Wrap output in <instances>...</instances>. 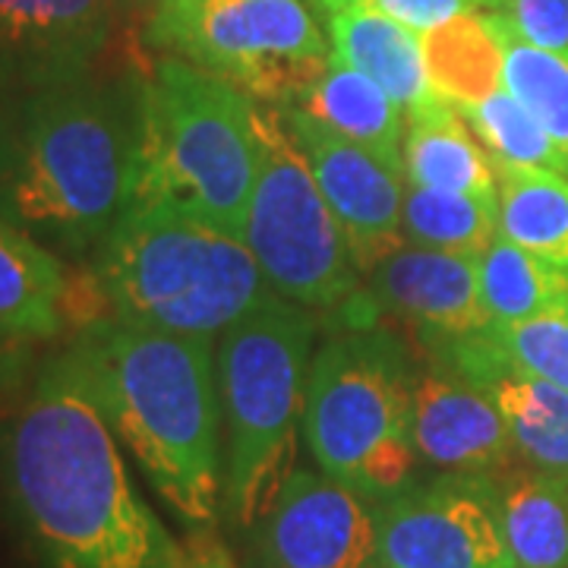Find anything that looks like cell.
Wrapping results in <instances>:
<instances>
[{
  "label": "cell",
  "instance_id": "obj_1",
  "mask_svg": "<svg viewBox=\"0 0 568 568\" xmlns=\"http://www.w3.org/2000/svg\"><path fill=\"white\" fill-rule=\"evenodd\" d=\"M3 480L48 568H174L73 347L44 366L3 439Z\"/></svg>",
  "mask_w": 568,
  "mask_h": 568
},
{
  "label": "cell",
  "instance_id": "obj_2",
  "mask_svg": "<svg viewBox=\"0 0 568 568\" xmlns=\"http://www.w3.org/2000/svg\"><path fill=\"white\" fill-rule=\"evenodd\" d=\"M136 92L82 73L26 82L0 104V219L67 253L102 246L133 203Z\"/></svg>",
  "mask_w": 568,
  "mask_h": 568
},
{
  "label": "cell",
  "instance_id": "obj_3",
  "mask_svg": "<svg viewBox=\"0 0 568 568\" xmlns=\"http://www.w3.org/2000/svg\"><path fill=\"white\" fill-rule=\"evenodd\" d=\"M118 443L190 528H215L222 503V392L209 338L114 316L73 345Z\"/></svg>",
  "mask_w": 568,
  "mask_h": 568
},
{
  "label": "cell",
  "instance_id": "obj_4",
  "mask_svg": "<svg viewBox=\"0 0 568 568\" xmlns=\"http://www.w3.org/2000/svg\"><path fill=\"white\" fill-rule=\"evenodd\" d=\"M95 284L118 323L209 342L282 301L237 234L162 200L123 209L99 246Z\"/></svg>",
  "mask_w": 568,
  "mask_h": 568
},
{
  "label": "cell",
  "instance_id": "obj_5",
  "mask_svg": "<svg viewBox=\"0 0 568 568\" xmlns=\"http://www.w3.org/2000/svg\"><path fill=\"white\" fill-rule=\"evenodd\" d=\"M136 108L133 200H162L241 237L263 159V111L253 95L181 58H162L140 82Z\"/></svg>",
  "mask_w": 568,
  "mask_h": 568
},
{
  "label": "cell",
  "instance_id": "obj_6",
  "mask_svg": "<svg viewBox=\"0 0 568 568\" xmlns=\"http://www.w3.org/2000/svg\"><path fill=\"white\" fill-rule=\"evenodd\" d=\"M369 301L361 320L328 335L310 361L304 436L316 465L366 503L402 493L417 465L410 436L414 373L405 345L373 325Z\"/></svg>",
  "mask_w": 568,
  "mask_h": 568
},
{
  "label": "cell",
  "instance_id": "obj_7",
  "mask_svg": "<svg viewBox=\"0 0 568 568\" xmlns=\"http://www.w3.org/2000/svg\"><path fill=\"white\" fill-rule=\"evenodd\" d=\"M316 323L291 301L253 310L222 332L219 392L227 426L224 503L231 518L260 525L294 465L304 420L306 373Z\"/></svg>",
  "mask_w": 568,
  "mask_h": 568
},
{
  "label": "cell",
  "instance_id": "obj_8",
  "mask_svg": "<svg viewBox=\"0 0 568 568\" xmlns=\"http://www.w3.org/2000/svg\"><path fill=\"white\" fill-rule=\"evenodd\" d=\"M145 41L284 108L332 58L304 0H152Z\"/></svg>",
  "mask_w": 568,
  "mask_h": 568
},
{
  "label": "cell",
  "instance_id": "obj_9",
  "mask_svg": "<svg viewBox=\"0 0 568 568\" xmlns=\"http://www.w3.org/2000/svg\"><path fill=\"white\" fill-rule=\"evenodd\" d=\"M260 140L263 159L241 241L282 301L323 310L351 304L357 297V265L345 231L301 145L284 130L282 114H263Z\"/></svg>",
  "mask_w": 568,
  "mask_h": 568
},
{
  "label": "cell",
  "instance_id": "obj_10",
  "mask_svg": "<svg viewBox=\"0 0 568 568\" xmlns=\"http://www.w3.org/2000/svg\"><path fill=\"white\" fill-rule=\"evenodd\" d=\"M379 568H515L489 477L446 474L379 503Z\"/></svg>",
  "mask_w": 568,
  "mask_h": 568
},
{
  "label": "cell",
  "instance_id": "obj_11",
  "mask_svg": "<svg viewBox=\"0 0 568 568\" xmlns=\"http://www.w3.org/2000/svg\"><path fill=\"white\" fill-rule=\"evenodd\" d=\"M284 130L301 145L325 203L345 231L357 272H369L402 237L405 181L369 149L328 130L301 108H284Z\"/></svg>",
  "mask_w": 568,
  "mask_h": 568
},
{
  "label": "cell",
  "instance_id": "obj_12",
  "mask_svg": "<svg viewBox=\"0 0 568 568\" xmlns=\"http://www.w3.org/2000/svg\"><path fill=\"white\" fill-rule=\"evenodd\" d=\"M263 568H379L376 515L328 474L291 470L260 521Z\"/></svg>",
  "mask_w": 568,
  "mask_h": 568
},
{
  "label": "cell",
  "instance_id": "obj_13",
  "mask_svg": "<svg viewBox=\"0 0 568 568\" xmlns=\"http://www.w3.org/2000/svg\"><path fill=\"white\" fill-rule=\"evenodd\" d=\"M366 278L373 306L414 325L426 345L467 338L493 325L474 256L398 244Z\"/></svg>",
  "mask_w": 568,
  "mask_h": 568
},
{
  "label": "cell",
  "instance_id": "obj_14",
  "mask_svg": "<svg viewBox=\"0 0 568 568\" xmlns=\"http://www.w3.org/2000/svg\"><path fill=\"white\" fill-rule=\"evenodd\" d=\"M410 436L417 458L446 474L493 477L515 462V446L496 402L446 366L417 376Z\"/></svg>",
  "mask_w": 568,
  "mask_h": 568
},
{
  "label": "cell",
  "instance_id": "obj_15",
  "mask_svg": "<svg viewBox=\"0 0 568 568\" xmlns=\"http://www.w3.org/2000/svg\"><path fill=\"white\" fill-rule=\"evenodd\" d=\"M111 32V0H0V70L26 82L82 73Z\"/></svg>",
  "mask_w": 568,
  "mask_h": 568
},
{
  "label": "cell",
  "instance_id": "obj_16",
  "mask_svg": "<svg viewBox=\"0 0 568 568\" xmlns=\"http://www.w3.org/2000/svg\"><path fill=\"white\" fill-rule=\"evenodd\" d=\"M323 20L332 54L383 85L388 99L405 111V121L446 102V95H439L429 82L424 39L417 32L357 7L325 10Z\"/></svg>",
  "mask_w": 568,
  "mask_h": 568
},
{
  "label": "cell",
  "instance_id": "obj_17",
  "mask_svg": "<svg viewBox=\"0 0 568 568\" xmlns=\"http://www.w3.org/2000/svg\"><path fill=\"white\" fill-rule=\"evenodd\" d=\"M287 108H301L328 130L369 149L405 181V111L388 99L383 85L342 58L332 54L316 82Z\"/></svg>",
  "mask_w": 568,
  "mask_h": 568
},
{
  "label": "cell",
  "instance_id": "obj_18",
  "mask_svg": "<svg viewBox=\"0 0 568 568\" xmlns=\"http://www.w3.org/2000/svg\"><path fill=\"white\" fill-rule=\"evenodd\" d=\"M499 528L515 568H568V480L537 467L489 477Z\"/></svg>",
  "mask_w": 568,
  "mask_h": 568
},
{
  "label": "cell",
  "instance_id": "obj_19",
  "mask_svg": "<svg viewBox=\"0 0 568 568\" xmlns=\"http://www.w3.org/2000/svg\"><path fill=\"white\" fill-rule=\"evenodd\" d=\"M405 181L499 203V183L487 145L477 142L458 104L448 99L407 121Z\"/></svg>",
  "mask_w": 568,
  "mask_h": 568
},
{
  "label": "cell",
  "instance_id": "obj_20",
  "mask_svg": "<svg viewBox=\"0 0 568 568\" xmlns=\"http://www.w3.org/2000/svg\"><path fill=\"white\" fill-rule=\"evenodd\" d=\"M474 386L484 388L499 407L515 455L525 465L568 480V388L518 369L506 354Z\"/></svg>",
  "mask_w": 568,
  "mask_h": 568
},
{
  "label": "cell",
  "instance_id": "obj_21",
  "mask_svg": "<svg viewBox=\"0 0 568 568\" xmlns=\"http://www.w3.org/2000/svg\"><path fill=\"white\" fill-rule=\"evenodd\" d=\"M70 313V287L58 256L0 219V320L29 338H54Z\"/></svg>",
  "mask_w": 568,
  "mask_h": 568
},
{
  "label": "cell",
  "instance_id": "obj_22",
  "mask_svg": "<svg viewBox=\"0 0 568 568\" xmlns=\"http://www.w3.org/2000/svg\"><path fill=\"white\" fill-rule=\"evenodd\" d=\"M420 39L429 82L448 102L467 108L503 89L506 41L496 13L467 10Z\"/></svg>",
  "mask_w": 568,
  "mask_h": 568
},
{
  "label": "cell",
  "instance_id": "obj_23",
  "mask_svg": "<svg viewBox=\"0 0 568 568\" xmlns=\"http://www.w3.org/2000/svg\"><path fill=\"white\" fill-rule=\"evenodd\" d=\"M493 171L499 183V234L540 260L568 265L566 174L499 159H493Z\"/></svg>",
  "mask_w": 568,
  "mask_h": 568
},
{
  "label": "cell",
  "instance_id": "obj_24",
  "mask_svg": "<svg viewBox=\"0 0 568 568\" xmlns=\"http://www.w3.org/2000/svg\"><path fill=\"white\" fill-rule=\"evenodd\" d=\"M477 272L493 325L525 323L547 310L568 306V265L540 260L503 234L477 256Z\"/></svg>",
  "mask_w": 568,
  "mask_h": 568
},
{
  "label": "cell",
  "instance_id": "obj_25",
  "mask_svg": "<svg viewBox=\"0 0 568 568\" xmlns=\"http://www.w3.org/2000/svg\"><path fill=\"white\" fill-rule=\"evenodd\" d=\"M499 234V203L477 200L465 193L405 186L402 200V237L405 244L462 253V256H484L487 246Z\"/></svg>",
  "mask_w": 568,
  "mask_h": 568
},
{
  "label": "cell",
  "instance_id": "obj_26",
  "mask_svg": "<svg viewBox=\"0 0 568 568\" xmlns=\"http://www.w3.org/2000/svg\"><path fill=\"white\" fill-rule=\"evenodd\" d=\"M499 22L506 41L503 85L544 126L568 174V54L537 48L521 36H515L503 17Z\"/></svg>",
  "mask_w": 568,
  "mask_h": 568
},
{
  "label": "cell",
  "instance_id": "obj_27",
  "mask_svg": "<svg viewBox=\"0 0 568 568\" xmlns=\"http://www.w3.org/2000/svg\"><path fill=\"white\" fill-rule=\"evenodd\" d=\"M458 111L474 130V136L484 140L493 159L508 164H528V168H549V171L566 174V164L544 133V126L534 121V114L506 85L489 92L484 102L467 104Z\"/></svg>",
  "mask_w": 568,
  "mask_h": 568
},
{
  "label": "cell",
  "instance_id": "obj_28",
  "mask_svg": "<svg viewBox=\"0 0 568 568\" xmlns=\"http://www.w3.org/2000/svg\"><path fill=\"white\" fill-rule=\"evenodd\" d=\"M493 332L518 369L568 388V306L547 310L525 323L493 325Z\"/></svg>",
  "mask_w": 568,
  "mask_h": 568
},
{
  "label": "cell",
  "instance_id": "obj_29",
  "mask_svg": "<svg viewBox=\"0 0 568 568\" xmlns=\"http://www.w3.org/2000/svg\"><path fill=\"white\" fill-rule=\"evenodd\" d=\"M310 3H313L316 13L347 10V7L369 10V13H379V17L402 22L405 29L417 32V36H426V32L439 29L443 22L455 20L467 10H477L487 0H310Z\"/></svg>",
  "mask_w": 568,
  "mask_h": 568
},
{
  "label": "cell",
  "instance_id": "obj_30",
  "mask_svg": "<svg viewBox=\"0 0 568 568\" xmlns=\"http://www.w3.org/2000/svg\"><path fill=\"white\" fill-rule=\"evenodd\" d=\"M493 10L515 36L568 54V0H493Z\"/></svg>",
  "mask_w": 568,
  "mask_h": 568
},
{
  "label": "cell",
  "instance_id": "obj_31",
  "mask_svg": "<svg viewBox=\"0 0 568 568\" xmlns=\"http://www.w3.org/2000/svg\"><path fill=\"white\" fill-rule=\"evenodd\" d=\"M29 335L0 320V414L7 407L10 392H17L29 369Z\"/></svg>",
  "mask_w": 568,
  "mask_h": 568
},
{
  "label": "cell",
  "instance_id": "obj_32",
  "mask_svg": "<svg viewBox=\"0 0 568 568\" xmlns=\"http://www.w3.org/2000/svg\"><path fill=\"white\" fill-rule=\"evenodd\" d=\"M174 568H237L215 528H193L178 549Z\"/></svg>",
  "mask_w": 568,
  "mask_h": 568
},
{
  "label": "cell",
  "instance_id": "obj_33",
  "mask_svg": "<svg viewBox=\"0 0 568 568\" xmlns=\"http://www.w3.org/2000/svg\"><path fill=\"white\" fill-rule=\"evenodd\" d=\"M133 3H145V0H133Z\"/></svg>",
  "mask_w": 568,
  "mask_h": 568
}]
</instances>
